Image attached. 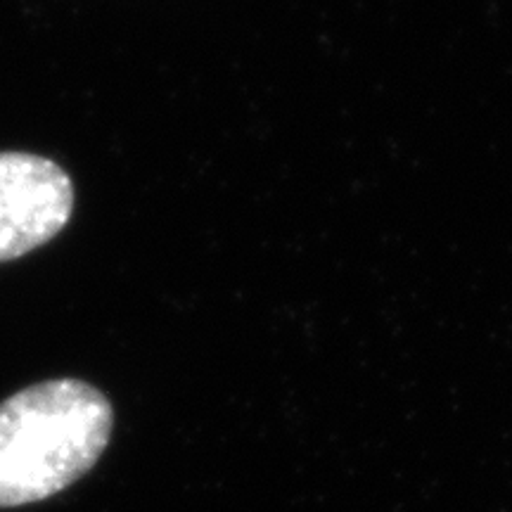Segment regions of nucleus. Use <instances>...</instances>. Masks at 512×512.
<instances>
[{
  "label": "nucleus",
  "mask_w": 512,
  "mask_h": 512,
  "mask_svg": "<svg viewBox=\"0 0 512 512\" xmlns=\"http://www.w3.org/2000/svg\"><path fill=\"white\" fill-rule=\"evenodd\" d=\"M112 403L81 380H48L0 403V508L46 501L98 463Z\"/></svg>",
  "instance_id": "obj_1"
},
{
  "label": "nucleus",
  "mask_w": 512,
  "mask_h": 512,
  "mask_svg": "<svg viewBox=\"0 0 512 512\" xmlns=\"http://www.w3.org/2000/svg\"><path fill=\"white\" fill-rule=\"evenodd\" d=\"M72 211L74 185L62 166L29 152H0V261L46 245Z\"/></svg>",
  "instance_id": "obj_2"
}]
</instances>
